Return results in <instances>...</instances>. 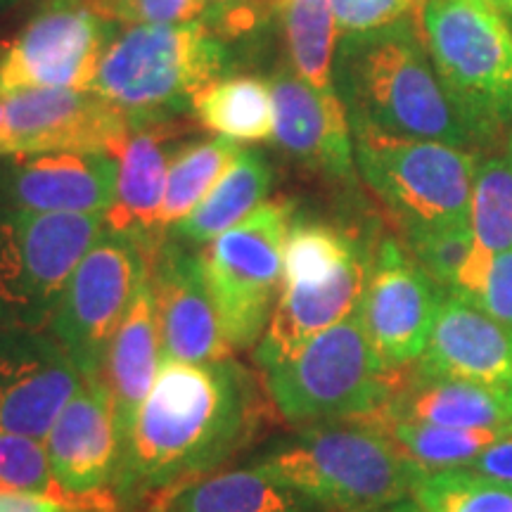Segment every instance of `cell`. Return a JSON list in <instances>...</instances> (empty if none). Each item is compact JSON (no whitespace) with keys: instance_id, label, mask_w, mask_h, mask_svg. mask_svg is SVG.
Returning a JSON list of instances; mask_svg holds the SVG:
<instances>
[{"instance_id":"5","label":"cell","mask_w":512,"mask_h":512,"mask_svg":"<svg viewBox=\"0 0 512 512\" xmlns=\"http://www.w3.org/2000/svg\"><path fill=\"white\" fill-rule=\"evenodd\" d=\"M420 31L479 147L512 126V29L484 0H425Z\"/></svg>"},{"instance_id":"35","label":"cell","mask_w":512,"mask_h":512,"mask_svg":"<svg viewBox=\"0 0 512 512\" xmlns=\"http://www.w3.org/2000/svg\"><path fill=\"white\" fill-rule=\"evenodd\" d=\"M458 297L512 328V249L494 256L472 254L456 287Z\"/></svg>"},{"instance_id":"34","label":"cell","mask_w":512,"mask_h":512,"mask_svg":"<svg viewBox=\"0 0 512 512\" xmlns=\"http://www.w3.org/2000/svg\"><path fill=\"white\" fill-rule=\"evenodd\" d=\"M406 249L441 290L456 292L475 254V238L467 223H453L444 228L406 233Z\"/></svg>"},{"instance_id":"21","label":"cell","mask_w":512,"mask_h":512,"mask_svg":"<svg viewBox=\"0 0 512 512\" xmlns=\"http://www.w3.org/2000/svg\"><path fill=\"white\" fill-rule=\"evenodd\" d=\"M174 131L166 121L133 124L119 155L117 200L105 214L107 230L138 242L150 256L162 245V207L174 159L169 138Z\"/></svg>"},{"instance_id":"2","label":"cell","mask_w":512,"mask_h":512,"mask_svg":"<svg viewBox=\"0 0 512 512\" xmlns=\"http://www.w3.org/2000/svg\"><path fill=\"white\" fill-rule=\"evenodd\" d=\"M332 83L351 133L434 140L475 152L479 140L441 83L420 17L339 38Z\"/></svg>"},{"instance_id":"14","label":"cell","mask_w":512,"mask_h":512,"mask_svg":"<svg viewBox=\"0 0 512 512\" xmlns=\"http://www.w3.org/2000/svg\"><path fill=\"white\" fill-rule=\"evenodd\" d=\"M81 382L50 330L0 328V434L46 441Z\"/></svg>"},{"instance_id":"11","label":"cell","mask_w":512,"mask_h":512,"mask_svg":"<svg viewBox=\"0 0 512 512\" xmlns=\"http://www.w3.org/2000/svg\"><path fill=\"white\" fill-rule=\"evenodd\" d=\"M110 41V22L88 0H43L0 55V95L29 88L93 91Z\"/></svg>"},{"instance_id":"45","label":"cell","mask_w":512,"mask_h":512,"mask_svg":"<svg viewBox=\"0 0 512 512\" xmlns=\"http://www.w3.org/2000/svg\"><path fill=\"white\" fill-rule=\"evenodd\" d=\"M510 157H512V140H510Z\"/></svg>"},{"instance_id":"13","label":"cell","mask_w":512,"mask_h":512,"mask_svg":"<svg viewBox=\"0 0 512 512\" xmlns=\"http://www.w3.org/2000/svg\"><path fill=\"white\" fill-rule=\"evenodd\" d=\"M444 294L406 247L394 240L382 242L363 294L361 318L370 344L392 373L415 366L425 354Z\"/></svg>"},{"instance_id":"18","label":"cell","mask_w":512,"mask_h":512,"mask_svg":"<svg viewBox=\"0 0 512 512\" xmlns=\"http://www.w3.org/2000/svg\"><path fill=\"white\" fill-rule=\"evenodd\" d=\"M370 271L373 256L358 245L330 278L280 287L268 328L256 344V363L264 370L280 366L320 332L361 309Z\"/></svg>"},{"instance_id":"7","label":"cell","mask_w":512,"mask_h":512,"mask_svg":"<svg viewBox=\"0 0 512 512\" xmlns=\"http://www.w3.org/2000/svg\"><path fill=\"white\" fill-rule=\"evenodd\" d=\"M356 166L403 235L467 223L479 157L434 140L354 131Z\"/></svg>"},{"instance_id":"37","label":"cell","mask_w":512,"mask_h":512,"mask_svg":"<svg viewBox=\"0 0 512 512\" xmlns=\"http://www.w3.org/2000/svg\"><path fill=\"white\" fill-rule=\"evenodd\" d=\"M425 0H332L339 34H366L406 17H420Z\"/></svg>"},{"instance_id":"41","label":"cell","mask_w":512,"mask_h":512,"mask_svg":"<svg viewBox=\"0 0 512 512\" xmlns=\"http://www.w3.org/2000/svg\"><path fill=\"white\" fill-rule=\"evenodd\" d=\"M484 3H489L491 8H496L501 15L512 17V0H484Z\"/></svg>"},{"instance_id":"12","label":"cell","mask_w":512,"mask_h":512,"mask_svg":"<svg viewBox=\"0 0 512 512\" xmlns=\"http://www.w3.org/2000/svg\"><path fill=\"white\" fill-rule=\"evenodd\" d=\"M3 98L0 159L50 152H105L119 159L133 131L128 114L95 91L29 88Z\"/></svg>"},{"instance_id":"8","label":"cell","mask_w":512,"mask_h":512,"mask_svg":"<svg viewBox=\"0 0 512 512\" xmlns=\"http://www.w3.org/2000/svg\"><path fill=\"white\" fill-rule=\"evenodd\" d=\"M105 214L0 216V328L48 330L69 280L100 235Z\"/></svg>"},{"instance_id":"15","label":"cell","mask_w":512,"mask_h":512,"mask_svg":"<svg viewBox=\"0 0 512 512\" xmlns=\"http://www.w3.org/2000/svg\"><path fill=\"white\" fill-rule=\"evenodd\" d=\"M162 363H219L233 356L221 316L204 283L200 256L159 245L150 256Z\"/></svg>"},{"instance_id":"38","label":"cell","mask_w":512,"mask_h":512,"mask_svg":"<svg viewBox=\"0 0 512 512\" xmlns=\"http://www.w3.org/2000/svg\"><path fill=\"white\" fill-rule=\"evenodd\" d=\"M467 467L479 472V475L498 479V482L512 486V430H508L501 439L494 441L475 463Z\"/></svg>"},{"instance_id":"1","label":"cell","mask_w":512,"mask_h":512,"mask_svg":"<svg viewBox=\"0 0 512 512\" xmlns=\"http://www.w3.org/2000/svg\"><path fill=\"white\" fill-rule=\"evenodd\" d=\"M254 427V389L238 363L166 361L124 441L114 494L140 501L204 475L233 456Z\"/></svg>"},{"instance_id":"20","label":"cell","mask_w":512,"mask_h":512,"mask_svg":"<svg viewBox=\"0 0 512 512\" xmlns=\"http://www.w3.org/2000/svg\"><path fill=\"white\" fill-rule=\"evenodd\" d=\"M413 368L512 392V328L446 292L430 344Z\"/></svg>"},{"instance_id":"28","label":"cell","mask_w":512,"mask_h":512,"mask_svg":"<svg viewBox=\"0 0 512 512\" xmlns=\"http://www.w3.org/2000/svg\"><path fill=\"white\" fill-rule=\"evenodd\" d=\"M361 422H368V425L387 434L403 456L418 465L420 470L472 465L486 448L512 430V427H503V430H456V427L392 418H368Z\"/></svg>"},{"instance_id":"23","label":"cell","mask_w":512,"mask_h":512,"mask_svg":"<svg viewBox=\"0 0 512 512\" xmlns=\"http://www.w3.org/2000/svg\"><path fill=\"white\" fill-rule=\"evenodd\" d=\"M159 366H162V354H159L157 304L147 275L110 342L102 368V380L110 389L117 411L121 441L131 434L140 406L157 380Z\"/></svg>"},{"instance_id":"36","label":"cell","mask_w":512,"mask_h":512,"mask_svg":"<svg viewBox=\"0 0 512 512\" xmlns=\"http://www.w3.org/2000/svg\"><path fill=\"white\" fill-rule=\"evenodd\" d=\"M105 22L136 24L197 22L207 12V0H88Z\"/></svg>"},{"instance_id":"10","label":"cell","mask_w":512,"mask_h":512,"mask_svg":"<svg viewBox=\"0 0 512 512\" xmlns=\"http://www.w3.org/2000/svg\"><path fill=\"white\" fill-rule=\"evenodd\" d=\"M147 275L150 254L112 230L76 266L48 330L83 377H102L110 342Z\"/></svg>"},{"instance_id":"16","label":"cell","mask_w":512,"mask_h":512,"mask_svg":"<svg viewBox=\"0 0 512 512\" xmlns=\"http://www.w3.org/2000/svg\"><path fill=\"white\" fill-rule=\"evenodd\" d=\"M119 159L105 152H50L12 159L0 171L8 211L107 214L117 200Z\"/></svg>"},{"instance_id":"25","label":"cell","mask_w":512,"mask_h":512,"mask_svg":"<svg viewBox=\"0 0 512 512\" xmlns=\"http://www.w3.org/2000/svg\"><path fill=\"white\" fill-rule=\"evenodd\" d=\"M316 503L259 467L195 479L162 512H311Z\"/></svg>"},{"instance_id":"6","label":"cell","mask_w":512,"mask_h":512,"mask_svg":"<svg viewBox=\"0 0 512 512\" xmlns=\"http://www.w3.org/2000/svg\"><path fill=\"white\" fill-rule=\"evenodd\" d=\"M264 373L278 411L287 420L313 425L375 413L387 401L396 377L370 344L361 309Z\"/></svg>"},{"instance_id":"42","label":"cell","mask_w":512,"mask_h":512,"mask_svg":"<svg viewBox=\"0 0 512 512\" xmlns=\"http://www.w3.org/2000/svg\"><path fill=\"white\" fill-rule=\"evenodd\" d=\"M3 121H5V98L0 95V128H3Z\"/></svg>"},{"instance_id":"3","label":"cell","mask_w":512,"mask_h":512,"mask_svg":"<svg viewBox=\"0 0 512 512\" xmlns=\"http://www.w3.org/2000/svg\"><path fill=\"white\" fill-rule=\"evenodd\" d=\"M252 465L337 512L406 501L422 472L387 434L361 420L316 422Z\"/></svg>"},{"instance_id":"19","label":"cell","mask_w":512,"mask_h":512,"mask_svg":"<svg viewBox=\"0 0 512 512\" xmlns=\"http://www.w3.org/2000/svg\"><path fill=\"white\" fill-rule=\"evenodd\" d=\"M273 140L287 155L335 178L354 176L351 124L335 88L318 91L290 67L273 74Z\"/></svg>"},{"instance_id":"26","label":"cell","mask_w":512,"mask_h":512,"mask_svg":"<svg viewBox=\"0 0 512 512\" xmlns=\"http://www.w3.org/2000/svg\"><path fill=\"white\" fill-rule=\"evenodd\" d=\"M190 110L197 124L221 138L245 143L273 138L271 83L259 76H221L195 93Z\"/></svg>"},{"instance_id":"22","label":"cell","mask_w":512,"mask_h":512,"mask_svg":"<svg viewBox=\"0 0 512 512\" xmlns=\"http://www.w3.org/2000/svg\"><path fill=\"white\" fill-rule=\"evenodd\" d=\"M368 418L411 420L456 430H503L512 427V392L422 375L411 366L396 373L387 401L361 420Z\"/></svg>"},{"instance_id":"39","label":"cell","mask_w":512,"mask_h":512,"mask_svg":"<svg viewBox=\"0 0 512 512\" xmlns=\"http://www.w3.org/2000/svg\"><path fill=\"white\" fill-rule=\"evenodd\" d=\"M0 512H72L62 503L34 494H0Z\"/></svg>"},{"instance_id":"44","label":"cell","mask_w":512,"mask_h":512,"mask_svg":"<svg viewBox=\"0 0 512 512\" xmlns=\"http://www.w3.org/2000/svg\"><path fill=\"white\" fill-rule=\"evenodd\" d=\"M0 3H22V0H0Z\"/></svg>"},{"instance_id":"17","label":"cell","mask_w":512,"mask_h":512,"mask_svg":"<svg viewBox=\"0 0 512 512\" xmlns=\"http://www.w3.org/2000/svg\"><path fill=\"white\" fill-rule=\"evenodd\" d=\"M50 465L74 496L102 498L117 479L124 441L110 389L102 377H83L79 392L64 406L46 437Z\"/></svg>"},{"instance_id":"29","label":"cell","mask_w":512,"mask_h":512,"mask_svg":"<svg viewBox=\"0 0 512 512\" xmlns=\"http://www.w3.org/2000/svg\"><path fill=\"white\" fill-rule=\"evenodd\" d=\"M0 494H34L62 503L72 512L114 510L112 498H83L69 494L57 482L46 441L0 434Z\"/></svg>"},{"instance_id":"40","label":"cell","mask_w":512,"mask_h":512,"mask_svg":"<svg viewBox=\"0 0 512 512\" xmlns=\"http://www.w3.org/2000/svg\"><path fill=\"white\" fill-rule=\"evenodd\" d=\"M368 512H422V508L415 501H399V503H392V505H384V508H377V510H368Z\"/></svg>"},{"instance_id":"33","label":"cell","mask_w":512,"mask_h":512,"mask_svg":"<svg viewBox=\"0 0 512 512\" xmlns=\"http://www.w3.org/2000/svg\"><path fill=\"white\" fill-rule=\"evenodd\" d=\"M358 242L325 223H292L285 245L283 285L330 278Z\"/></svg>"},{"instance_id":"30","label":"cell","mask_w":512,"mask_h":512,"mask_svg":"<svg viewBox=\"0 0 512 512\" xmlns=\"http://www.w3.org/2000/svg\"><path fill=\"white\" fill-rule=\"evenodd\" d=\"M240 147L230 138H214L185 145L174 152L166 183L162 226L171 228L197 209L211 188L219 183L226 169L238 157Z\"/></svg>"},{"instance_id":"32","label":"cell","mask_w":512,"mask_h":512,"mask_svg":"<svg viewBox=\"0 0 512 512\" xmlns=\"http://www.w3.org/2000/svg\"><path fill=\"white\" fill-rule=\"evenodd\" d=\"M413 501L422 512H512V486L470 467L422 470Z\"/></svg>"},{"instance_id":"31","label":"cell","mask_w":512,"mask_h":512,"mask_svg":"<svg viewBox=\"0 0 512 512\" xmlns=\"http://www.w3.org/2000/svg\"><path fill=\"white\" fill-rule=\"evenodd\" d=\"M467 226L477 254L512 249V157H479Z\"/></svg>"},{"instance_id":"9","label":"cell","mask_w":512,"mask_h":512,"mask_svg":"<svg viewBox=\"0 0 512 512\" xmlns=\"http://www.w3.org/2000/svg\"><path fill=\"white\" fill-rule=\"evenodd\" d=\"M292 211L287 200L264 202L197 254L233 351L259 344L268 328L283 287Z\"/></svg>"},{"instance_id":"27","label":"cell","mask_w":512,"mask_h":512,"mask_svg":"<svg viewBox=\"0 0 512 512\" xmlns=\"http://www.w3.org/2000/svg\"><path fill=\"white\" fill-rule=\"evenodd\" d=\"M292 69L318 91H332V64L339 43L332 0H275Z\"/></svg>"},{"instance_id":"4","label":"cell","mask_w":512,"mask_h":512,"mask_svg":"<svg viewBox=\"0 0 512 512\" xmlns=\"http://www.w3.org/2000/svg\"><path fill=\"white\" fill-rule=\"evenodd\" d=\"M226 64V48L202 22L136 24L110 41L93 91L121 107L131 124L164 121L221 79Z\"/></svg>"},{"instance_id":"43","label":"cell","mask_w":512,"mask_h":512,"mask_svg":"<svg viewBox=\"0 0 512 512\" xmlns=\"http://www.w3.org/2000/svg\"><path fill=\"white\" fill-rule=\"evenodd\" d=\"M216 5H233V3H242V0H211Z\"/></svg>"},{"instance_id":"24","label":"cell","mask_w":512,"mask_h":512,"mask_svg":"<svg viewBox=\"0 0 512 512\" xmlns=\"http://www.w3.org/2000/svg\"><path fill=\"white\" fill-rule=\"evenodd\" d=\"M268 190L271 166L256 152L240 150L197 209L169 228L171 235L190 245H207L261 207Z\"/></svg>"}]
</instances>
